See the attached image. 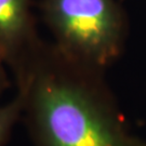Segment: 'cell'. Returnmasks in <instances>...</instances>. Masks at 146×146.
<instances>
[{
	"mask_svg": "<svg viewBox=\"0 0 146 146\" xmlns=\"http://www.w3.org/2000/svg\"><path fill=\"white\" fill-rule=\"evenodd\" d=\"M96 72L39 41L13 74L33 146H137Z\"/></svg>",
	"mask_w": 146,
	"mask_h": 146,
	"instance_id": "1",
	"label": "cell"
},
{
	"mask_svg": "<svg viewBox=\"0 0 146 146\" xmlns=\"http://www.w3.org/2000/svg\"><path fill=\"white\" fill-rule=\"evenodd\" d=\"M53 44L66 56L100 70L120 53L122 24L114 0H43Z\"/></svg>",
	"mask_w": 146,
	"mask_h": 146,
	"instance_id": "2",
	"label": "cell"
},
{
	"mask_svg": "<svg viewBox=\"0 0 146 146\" xmlns=\"http://www.w3.org/2000/svg\"><path fill=\"white\" fill-rule=\"evenodd\" d=\"M39 41L29 0H0V52L12 73L20 69Z\"/></svg>",
	"mask_w": 146,
	"mask_h": 146,
	"instance_id": "3",
	"label": "cell"
},
{
	"mask_svg": "<svg viewBox=\"0 0 146 146\" xmlns=\"http://www.w3.org/2000/svg\"><path fill=\"white\" fill-rule=\"evenodd\" d=\"M24 102L20 91L9 103L0 105V146H5L8 143L13 128L22 118Z\"/></svg>",
	"mask_w": 146,
	"mask_h": 146,
	"instance_id": "4",
	"label": "cell"
},
{
	"mask_svg": "<svg viewBox=\"0 0 146 146\" xmlns=\"http://www.w3.org/2000/svg\"><path fill=\"white\" fill-rule=\"evenodd\" d=\"M5 61L0 52V95L10 87V80L8 78V74L5 69Z\"/></svg>",
	"mask_w": 146,
	"mask_h": 146,
	"instance_id": "5",
	"label": "cell"
}]
</instances>
